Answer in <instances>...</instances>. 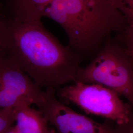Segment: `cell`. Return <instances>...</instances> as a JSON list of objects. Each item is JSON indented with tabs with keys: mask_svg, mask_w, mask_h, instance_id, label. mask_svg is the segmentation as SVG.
<instances>
[{
	"mask_svg": "<svg viewBox=\"0 0 133 133\" xmlns=\"http://www.w3.org/2000/svg\"><path fill=\"white\" fill-rule=\"evenodd\" d=\"M0 57L17 66L41 87L74 81L83 57L65 46L41 21L15 19L0 12Z\"/></svg>",
	"mask_w": 133,
	"mask_h": 133,
	"instance_id": "obj_1",
	"label": "cell"
},
{
	"mask_svg": "<svg viewBox=\"0 0 133 133\" xmlns=\"http://www.w3.org/2000/svg\"><path fill=\"white\" fill-rule=\"evenodd\" d=\"M44 16L61 26L68 45L83 57L96 55L111 33H118L127 25L115 9L95 8L79 0H52Z\"/></svg>",
	"mask_w": 133,
	"mask_h": 133,
	"instance_id": "obj_2",
	"label": "cell"
},
{
	"mask_svg": "<svg viewBox=\"0 0 133 133\" xmlns=\"http://www.w3.org/2000/svg\"><path fill=\"white\" fill-rule=\"evenodd\" d=\"M75 82L105 86L123 96L133 108V60L114 38H108L90 63L79 68Z\"/></svg>",
	"mask_w": 133,
	"mask_h": 133,
	"instance_id": "obj_3",
	"label": "cell"
},
{
	"mask_svg": "<svg viewBox=\"0 0 133 133\" xmlns=\"http://www.w3.org/2000/svg\"><path fill=\"white\" fill-rule=\"evenodd\" d=\"M60 88L58 94L64 101L76 105L86 114L104 118L115 124L128 120L133 107L116 92L96 84L75 82Z\"/></svg>",
	"mask_w": 133,
	"mask_h": 133,
	"instance_id": "obj_4",
	"label": "cell"
},
{
	"mask_svg": "<svg viewBox=\"0 0 133 133\" xmlns=\"http://www.w3.org/2000/svg\"><path fill=\"white\" fill-rule=\"evenodd\" d=\"M45 92V100L38 110L57 133H117L114 122H98L76 112L57 99L53 88H47Z\"/></svg>",
	"mask_w": 133,
	"mask_h": 133,
	"instance_id": "obj_5",
	"label": "cell"
},
{
	"mask_svg": "<svg viewBox=\"0 0 133 133\" xmlns=\"http://www.w3.org/2000/svg\"><path fill=\"white\" fill-rule=\"evenodd\" d=\"M45 92L17 66L0 57V109L22 103L39 107Z\"/></svg>",
	"mask_w": 133,
	"mask_h": 133,
	"instance_id": "obj_6",
	"label": "cell"
},
{
	"mask_svg": "<svg viewBox=\"0 0 133 133\" xmlns=\"http://www.w3.org/2000/svg\"><path fill=\"white\" fill-rule=\"evenodd\" d=\"M16 127L20 133H56L48 126L47 120L39 110L22 103L14 108Z\"/></svg>",
	"mask_w": 133,
	"mask_h": 133,
	"instance_id": "obj_7",
	"label": "cell"
},
{
	"mask_svg": "<svg viewBox=\"0 0 133 133\" xmlns=\"http://www.w3.org/2000/svg\"><path fill=\"white\" fill-rule=\"evenodd\" d=\"M52 0H10V14L23 21H41L48 5Z\"/></svg>",
	"mask_w": 133,
	"mask_h": 133,
	"instance_id": "obj_8",
	"label": "cell"
},
{
	"mask_svg": "<svg viewBox=\"0 0 133 133\" xmlns=\"http://www.w3.org/2000/svg\"><path fill=\"white\" fill-rule=\"evenodd\" d=\"M109 2L123 15L127 25L133 24V0H109Z\"/></svg>",
	"mask_w": 133,
	"mask_h": 133,
	"instance_id": "obj_9",
	"label": "cell"
},
{
	"mask_svg": "<svg viewBox=\"0 0 133 133\" xmlns=\"http://www.w3.org/2000/svg\"><path fill=\"white\" fill-rule=\"evenodd\" d=\"M114 39L123 45L133 60V24L127 25L123 30L117 34Z\"/></svg>",
	"mask_w": 133,
	"mask_h": 133,
	"instance_id": "obj_10",
	"label": "cell"
},
{
	"mask_svg": "<svg viewBox=\"0 0 133 133\" xmlns=\"http://www.w3.org/2000/svg\"><path fill=\"white\" fill-rule=\"evenodd\" d=\"M14 108L0 109V133H5L15 121Z\"/></svg>",
	"mask_w": 133,
	"mask_h": 133,
	"instance_id": "obj_11",
	"label": "cell"
},
{
	"mask_svg": "<svg viewBox=\"0 0 133 133\" xmlns=\"http://www.w3.org/2000/svg\"><path fill=\"white\" fill-rule=\"evenodd\" d=\"M117 133H133V111L128 121L123 123L115 124Z\"/></svg>",
	"mask_w": 133,
	"mask_h": 133,
	"instance_id": "obj_12",
	"label": "cell"
},
{
	"mask_svg": "<svg viewBox=\"0 0 133 133\" xmlns=\"http://www.w3.org/2000/svg\"><path fill=\"white\" fill-rule=\"evenodd\" d=\"M92 7L97 9L114 8L109 4V0H79Z\"/></svg>",
	"mask_w": 133,
	"mask_h": 133,
	"instance_id": "obj_13",
	"label": "cell"
},
{
	"mask_svg": "<svg viewBox=\"0 0 133 133\" xmlns=\"http://www.w3.org/2000/svg\"><path fill=\"white\" fill-rule=\"evenodd\" d=\"M5 133H20L19 132V131L17 130L16 126H15L14 127H11Z\"/></svg>",
	"mask_w": 133,
	"mask_h": 133,
	"instance_id": "obj_14",
	"label": "cell"
},
{
	"mask_svg": "<svg viewBox=\"0 0 133 133\" xmlns=\"http://www.w3.org/2000/svg\"><path fill=\"white\" fill-rule=\"evenodd\" d=\"M3 5L2 4L0 3V11H2L3 10Z\"/></svg>",
	"mask_w": 133,
	"mask_h": 133,
	"instance_id": "obj_15",
	"label": "cell"
}]
</instances>
